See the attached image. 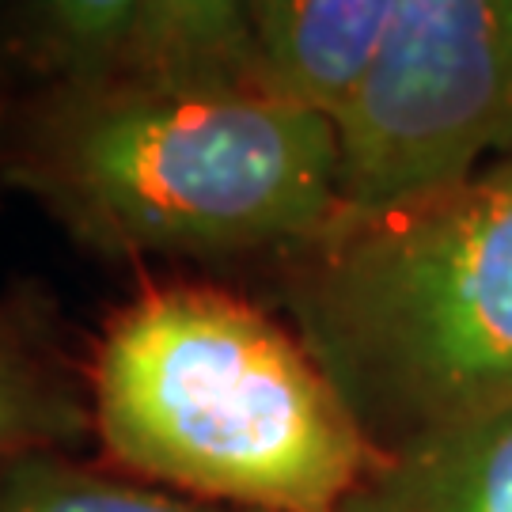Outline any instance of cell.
Wrapping results in <instances>:
<instances>
[{
	"mask_svg": "<svg viewBox=\"0 0 512 512\" xmlns=\"http://www.w3.org/2000/svg\"><path fill=\"white\" fill-rule=\"evenodd\" d=\"M0 183L99 258H293L342 217V137L266 76L31 80Z\"/></svg>",
	"mask_w": 512,
	"mask_h": 512,
	"instance_id": "obj_1",
	"label": "cell"
},
{
	"mask_svg": "<svg viewBox=\"0 0 512 512\" xmlns=\"http://www.w3.org/2000/svg\"><path fill=\"white\" fill-rule=\"evenodd\" d=\"M118 475L247 512H338L380 452L293 327L217 285H152L84 365Z\"/></svg>",
	"mask_w": 512,
	"mask_h": 512,
	"instance_id": "obj_2",
	"label": "cell"
},
{
	"mask_svg": "<svg viewBox=\"0 0 512 512\" xmlns=\"http://www.w3.org/2000/svg\"><path fill=\"white\" fill-rule=\"evenodd\" d=\"M285 308L376 452L512 403V156L289 258Z\"/></svg>",
	"mask_w": 512,
	"mask_h": 512,
	"instance_id": "obj_3",
	"label": "cell"
},
{
	"mask_svg": "<svg viewBox=\"0 0 512 512\" xmlns=\"http://www.w3.org/2000/svg\"><path fill=\"white\" fill-rule=\"evenodd\" d=\"M338 137V220L391 213L512 156V0H403Z\"/></svg>",
	"mask_w": 512,
	"mask_h": 512,
	"instance_id": "obj_4",
	"label": "cell"
},
{
	"mask_svg": "<svg viewBox=\"0 0 512 512\" xmlns=\"http://www.w3.org/2000/svg\"><path fill=\"white\" fill-rule=\"evenodd\" d=\"M399 8L403 0H255L258 69L274 88L338 126L376 73Z\"/></svg>",
	"mask_w": 512,
	"mask_h": 512,
	"instance_id": "obj_5",
	"label": "cell"
},
{
	"mask_svg": "<svg viewBox=\"0 0 512 512\" xmlns=\"http://www.w3.org/2000/svg\"><path fill=\"white\" fill-rule=\"evenodd\" d=\"M338 512H512V403L440 421L380 452Z\"/></svg>",
	"mask_w": 512,
	"mask_h": 512,
	"instance_id": "obj_6",
	"label": "cell"
},
{
	"mask_svg": "<svg viewBox=\"0 0 512 512\" xmlns=\"http://www.w3.org/2000/svg\"><path fill=\"white\" fill-rule=\"evenodd\" d=\"M92 433L88 376L23 300H0V478L46 452H73Z\"/></svg>",
	"mask_w": 512,
	"mask_h": 512,
	"instance_id": "obj_7",
	"label": "cell"
},
{
	"mask_svg": "<svg viewBox=\"0 0 512 512\" xmlns=\"http://www.w3.org/2000/svg\"><path fill=\"white\" fill-rule=\"evenodd\" d=\"M0 12L27 84L122 73L145 27V0H0Z\"/></svg>",
	"mask_w": 512,
	"mask_h": 512,
	"instance_id": "obj_8",
	"label": "cell"
},
{
	"mask_svg": "<svg viewBox=\"0 0 512 512\" xmlns=\"http://www.w3.org/2000/svg\"><path fill=\"white\" fill-rule=\"evenodd\" d=\"M255 0H145L129 69L152 76H262L251 42Z\"/></svg>",
	"mask_w": 512,
	"mask_h": 512,
	"instance_id": "obj_9",
	"label": "cell"
},
{
	"mask_svg": "<svg viewBox=\"0 0 512 512\" xmlns=\"http://www.w3.org/2000/svg\"><path fill=\"white\" fill-rule=\"evenodd\" d=\"M0 512H247L171 494L118 471H103L73 452H46L0 478Z\"/></svg>",
	"mask_w": 512,
	"mask_h": 512,
	"instance_id": "obj_10",
	"label": "cell"
}]
</instances>
